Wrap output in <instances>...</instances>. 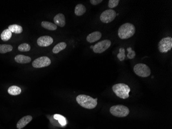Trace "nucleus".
<instances>
[{"label":"nucleus","instance_id":"nucleus-23","mask_svg":"<svg viewBox=\"0 0 172 129\" xmlns=\"http://www.w3.org/2000/svg\"><path fill=\"white\" fill-rule=\"evenodd\" d=\"M31 50V46L26 43L22 44L18 47V50L20 52H28Z\"/></svg>","mask_w":172,"mask_h":129},{"label":"nucleus","instance_id":"nucleus-22","mask_svg":"<svg viewBox=\"0 0 172 129\" xmlns=\"http://www.w3.org/2000/svg\"><path fill=\"white\" fill-rule=\"evenodd\" d=\"M54 118L58 121L61 125L64 126L66 125V120L64 117L59 114H55L54 115Z\"/></svg>","mask_w":172,"mask_h":129},{"label":"nucleus","instance_id":"nucleus-21","mask_svg":"<svg viewBox=\"0 0 172 129\" xmlns=\"http://www.w3.org/2000/svg\"><path fill=\"white\" fill-rule=\"evenodd\" d=\"M13 46L10 44H0V53L4 54L13 50Z\"/></svg>","mask_w":172,"mask_h":129},{"label":"nucleus","instance_id":"nucleus-7","mask_svg":"<svg viewBox=\"0 0 172 129\" xmlns=\"http://www.w3.org/2000/svg\"><path fill=\"white\" fill-rule=\"evenodd\" d=\"M111 44V42L109 40H102L96 44L94 46L93 51L96 53H102L107 50Z\"/></svg>","mask_w":172,"mask_h":129},{"label":"nucleus","instance_id":"nucleus-11","mask_svg":"<svg viewBox=\"0 0 172 129\" xmlns=\"http://www.w3.org/2000/svg\"><path fill=\"white\" fill-rule=\"evenodd\" d=\"M33 119L31 116L28 115L23 117L21 119L19 120L17 124V128L18 129H21L25 127L27 124H29Z\"/></svg>","mask_w":172,"mask_h":129},{"label":"nucleus","instance_id":"nucleus-24","mask_svg":"<svg viewBox=\"0 0 172 129\" xmlns=\"http://www.w3.org/2000/svg\"><path fill=\"white\" fill-rule=\"evenodd\" d=\"M119 2H120L119 0H109L108 2V7L111 9L117 6Z\"/></svg>","mask_w":172,"mask_h":129},{"label":"nucleus","instance_id":"nucleus-26","mask_svg":"<svg viewBox=\"0 0 172 129\" xmlns=\"http://www.w3.org/2000/svg\"><path fill=\"white\" fill-rule=\"evenodd\" d=\"M127 51H128V53L127 54V57L129 59H133L135 58V56H136V53H135L134 51L132 50L131 48H127Z\"/></svg>","mask_w":172,"mask_h":129},{"label":"nucleus","instance_id":"nucleus-27","mask_svg":"<svg viewBox=\"0 0 172 129\" xmlns=\"http://www.w3.org/2000/svg\"><path fill=\"white\" fill-rule=\"evenodd\" d=\"M103 2L102 0H91L90 3L93 5H97Z\"/></svg>","mask_w":172,"mask_h":129},{"label":"nucleus","instance_id":"nucleus-16","mask_svg":"<svg viewBox=\"0 0 172 129\" xmlns=\"http://www.w3.org/2000/svg\"><path fill=\"white\" fill-rule=\"evenodd\" d=\"M41 26L44 29L50 31H55L57 29V26L54 23L48 21H42L41 22Z\"/></svg>","mask_w":172,"mask_h":129},{"label":"nucleus","instance_id":"nucleus-9","mask_svg":"<svg viewBox=\"0 0 172 129\" xmlns=\"http://www.w3.org/2000/svg\"><path fill=\"white\" fill-rule=\"evenodd\" d=\"M51 64V60L47 56H41L34 60L32 65L35 68L48 67Z\"/></svg>","mask_w":172,"mask_h":129},{"label":"nucleus","instance_id":"nucleus-18","mask_svg":"<svg viewBox=\"0 0 172 129\" xmlns=\"http://www.w3.org/2000/svg\"><path fill=\"white\" fill-rule=\"evenodd\" d=\"M8 29L11 32L15 34H21L23 32V28L20 25L13 24L9 25Z\"/></svg>","mask_w":172,"mask_h":129},{"label":"nucleus","instance_id":"nucleus-6","mask_svg":"<svg viewBox=\"0 0 172 129\" xmlns=\"http://www.w3.org/2000/svg\"><path fill=\"white\" fill-rule=\"evenodd\" d=\"M172 48V38L166 37L162 38L158 44V49L161 53H167Z\"/></svg>","mask_w":172,"mask_h":129},{"label":"nucleus","instance_id":"nucleus-2","mask_svg":"<svg viewBox=\"0 0 172 129\" xmlns=\"http://www.w3.org/2000/svg\"><path fill=\"white\" fill-rule=\"evenodd\" d=\"M136 32V28L133 24L126 23L120 27L118 30V36L121 39H126L131 37Z\"/></svg>","mask_w":172,"mask_h":129},{"label":"nucleus","instance_id":"nucleus-25","mask_svg":"<svg viewBox=\"0 0 172 129\" xmlns=\"http://www.w3.org/2000/svg\"><path fill=\"white\" fill-rule=\"evenodd\" d=\"M117 57L120 61L124 60L125 58V49L124 48H121L120 49L119 53L118 54Z\"/></svg>","mask_w":172,"mask_h":129},{"label":"nucleus","instance_id":"nucleus-19","mask_svg":"<svg viewBox=\"0 0 172 129\" xmlns=\"http://www.w3.org/2000/svg\"><path fill=\"white\" fill-rule=\"evenodd\" d=\"M12 36V33L8 29H5L1 34V39L4 42H6L11 39Z\"/></svg>","mask_w":172,"mask_h":129},{"label":"nucleus","instance_id":"nucleus-13","mask_svg":"<svg viewBox=\"0 0 172 129\" xmlns=\"http://www.w3.org/2000/svg\"><path fill=\"white\" fill-rule=\"evenodd\" d=\"M102 37V34L98 31L94 32L90 34L87 37V41L89 43H93L98 41Z\"/></svg>","mask_w":172,"mask_h":129},{"label":"nucleus","instance_id":"nucleus-5","mask_svg":"<svg viewBox=\"0 0 172 129\" xmlns=\"http://www.w3.org/2000/svg\"><path fill=\"white\" fill-rule=\"evenodd\" d=\"M135 73L140 77H146L151 75V71L148 66L144 64H137L133 68Z\"/></svg>","mask_w":172,"mask_h":129},{"label":"nucleus","instance_id":"nucleus-3","mask_svg":"<svg viewBox=\"0 0 172 129\" xmlns=\"http://www.w3.org/2000/svg\"><path fill=\"white\" fill-rule=\"evenodd\" d=\"M112 90L119 98L123 99L129 97V93L131 92V88L127 84L119 83L115 84L112 86Z\"/></svg>","mask_w":172,"mask_h":129},{"label":"nucleus","instance_id":"nucleus-15","mask_svg":"<svg viewBox=\"0 0 172 129\" xmlns=\"http://www.w3.org/2000/svg\"><path fill=\"white\" fill-rule=\"evenodd\" d=\"M75 14L77 16H81L86 12V8L83 4H79L77 5L75 9Z\"/></svg>","mask_w":172,"mask_h":129},{"label":"nucleus","instance_id":"nucleus-10","mask_svg":"<svg viewBox=\"0 0 172 129\" xmlns=\"http://www.w3.org/2000/svg\"><path fill=\"white\" fill-rule=\"evenodd\" d=\"M37 42L40 47H46L53 43V39L49 36H43L38 39Z\"/></svg>","mask_w":172,"mask_h":129},{"label":"nucleus","instance_id":"nucleus-28","mask_svg":"<svg viewBox=\"0 0 172 129\" xmlns=\"http://www.w3.org/2000/svg\"><path fill=\"white\" fill-rule=\"evenodd\" d=\"M93 47L94 46H91V47H90V48H91V49H93Z\"/></svg>","mask_w":172,"mask_h":129},{"label":"nucleus","instance_id":"nucleus-1","mask_svg":"<svg viewBox=\"0 0 172 129\" xmlns=\"http://www.w3.org/2000/svg\"><path fill=\"white\" fill-rule=\"evenodd\" d=\"M76 100L79 105L87 109H93L98 104V98L93 99L90 96L85 95H79Z\"/></svg>","mask_w":172,"mask_h":129},{"label":"nucleus","instance_id":"nucleus-4","mask_svg":"<svg viewBox=\"0 0 172 129\" xmlns=\"http://www.w3.org/2000/svg\"><path fill=\"white\" fill-rule=\"evenodd\" d=\"M110 112L112 115L118 117H125L129 113V108L123 105H116L110 108Z\"/></svg>","mask_w":172,"mask_h":129},{"label":"nucleus","instance_id":"nucleus-20","mask_svg":"<svg viewBox=\"0 0 172 129\" xmlns=\"http://www.w3.org/2000/svg\"><path fill=\"white\" fill-rule=\"evenodd\" d=\"M66 43H65L64 42H60L54 47V48L53 49V52L55 54L58 53L61 51L65 49L66 48Z\"/></svg>","mask_w":172,"mask_h":129},{"label":"nucleus","instance_id":"nucleus-14","mask_svg":"<svg viewBox=\"0 0 172 129\" xmlns=\"http://www.w3.org/2000/svg\"><path fill=\"white\" fill-rule=\"evenodd\" d=\"M15 60L16 62L19 64H27L31 62V59L29 56L23 55H18L15 57Z\"/></svg>","mask_w":172,"mask_h":129},{"label":"nucleus","instance_id":"nucleus-8","mask_svg":"<svg viewBox=\"0 0 172 129\" xmlns=\"http://www.w3.org/2000/svg\"><path fill=\"white\" fill-rule=\"evenodd\" d=\"M116 16V12L112 9H107L104 11L100 16V20L102 22L108 23L112 22Z\"/></svg>","mask_w":172,"mask_h":129},{"label":"nucleus","instance_id":"nucleus-17","mask_svg":"<svg viewBox=\"0 0 172 129\" xmlns=\"http://www.w3.org/2000/svg\"><path fill=\"white\" fill-rule=\"evenodd\" d=\"M21 92L22 90H21V88L17 86H11L8 89L9 94L13 96H17V95H20L21 94Z\"/></svg>","mask_w":172,"mask_h":129},{"label":"nucleus","instance_id":"nucleus-12","mask_svg":"<svg viewBox=\"0 0 172 129\" xmlns=\"http://www.w3.org/2000/svg\"><path fill=\"white\" fill-rule=\"evenodd\" d=\"M54 22L55 24L60 27H64L66 25V18L64 15L62 14H58L54 17Z\"/></svg>","mask_w":172,"mask_h":129}]
</instances>
